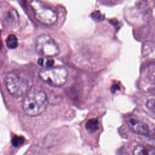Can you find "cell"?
I'll return each mask as SVG.
<instances>
[{
  "label": "cell",
  "mask_w": 155,
  "mask_h": 155,
  "mask_svg": "<svg viewBox=\"0 0 155 155\" xmlns=\"http://www.w3.org/2000/svg\"><path fill=\"white\" fill-rule=\"evenodd\" d=\"M48 99L46 93L40 89H33L25 97L22 107L25 113L30 116H36L47 108Z\"/></svg>",
  "instance_id": "1"
},
{
  "label": "cell",
  "mask_w": 155,
  "mask_h": 155,
  "mask_svg": "<svg viewBox=\"0 0 155 155\" xmlns=\"http://www.w3.org/2000/svg\"><path fill=\"white\" fill-rule=\"evenodd\" d=\"M39 75L46 84L53 87H60L67 82L68 71L64 67H51L41 70Z\"/></svg>",
  "instance_id": "2"
},
{
  "label": "cell",
  "mask_w": 155,
  "mask_h": 155,
  "mask_svg": "<svg viewBox=\"0 0 155 155\" xmlns=\"http://www.w3.org/2000/svg\"><path fill=\"white\" fill-rule=\"evenodd\" d=\"M5 84L9 93L15 97L23 96L28 88L26 80L14 71L9 72L7 74Z\"/></svg>",
  "instance_id": "3"
},
{
  "label": "cell",
  "mask_w": 155,
  "mask_h": 155,
  "mask_svg": "<svg viewBox=\"0 0 155 155\" xmlns=\"http://www.w3.org/2000/svg\"><path fill=\"white\" fill-rule=\"evenodd\" d=\"M35 48L39 55L44 57H53L60 52L57 43L48 35H41L36 38Z\"/></svg>",
  "instance_id": "4"
},
{
  "label": "cell",
  "mask_w": 155,
  "mask_h": 155,
  "mask_svg": "<svg viewBox=\"0 0 155 155\" xmlns=\"http://www.w3.org/2000/svg\"><path fill=\"white\" fill-rule=\"evenodd\" d=\"M36 19L45 25H52L58 19L56 13L51 8L43 5L37 0H32L30 2Z\"/></svg>",
  "instance_id": "5"
},
{
  "label": "cell",
  "mask_w": 155,
  "mask_h": 155,
  "mask_svg": "<svg viewBox=\"0 0 155 155\" xmlns=\"http://www.w3.org/2000/svg\"><path fill=\"white\" fill-rule=\"evenodd\" d=\"M127 123L130 129L137 134L147 135L149 133L148 125L137 119L131 117L127 120Z\"/></svg>",
  "instance_id": "6"
},
{
  "label": "cell",
  "mask_w": 155,
  "mask_h": 155,
  "mask_svg": "<svg viewBox=\"0 0 155 155\" xmlns=\"http://www.w3.org/2000/svg\"><path fill=\"white\" fill-rule=\"evenodd\" d=\"M85 128L87 132L93 133L96 132L99 128V123L97 119L93 118L88 120L85 125Z\"/></svg>",
  "instance_id": "7"
},
{
  "label": "cell",
  "mask_w": 155,
  "mask_h": 155,
  "mask_svg": "<svg viewBox=\"0 0 155 155\" xmlns=\"http://www.w3.org/2000/svg\"><path fill=\"white\" fill-rule=\"evenodd\" d=\"M133 153L136 155H154L155 154V152L154 149L153 148H147V147L143 145H137L134 149Z\"/></svg>",
  "instance_id": "8"
},
{
  "label": "cell",
  "mask_w": 155,
  "mask_h": 155,
  "mask_svg": "<svg viewBox=\"0 0 155 155\" xmlns=\"http://www.w3.org/2000/svg\"><path fill=\"white\" fill-rule=\"evenodd\" d=\"M18 15L16 12L12 9L8 11L5 17L4 22L7 24V25H13L17 21Z\"/></svg>",
  "instance_id": "9"
},
{
  "label": "cell",
  "mask_w": 155,
  "mask_h": 155,
  "mask_svg": "<svg viewBox=\"0 0 155 155\" xmlns=\"http://www.w3.org/2000/svg\"><path fill=\"white\" fill-rule=\"evenodd\" d=\"M5 44L9 49H15L18 45V38L14 35H9L5 40Z\"/></svg>",
  "instance_id": "10"
},
{
  "label": "cell",
  "mask_w": 155,
  "mask_h": 155,
  "mask_svg": "<svg viewBox=\"0 0 155 155\" xmlns=\"http://www.w3.org/2000/svg\"><path fill=\"white\" fill-rule=\"evenodd\" d=\"M24 142V139L21 136H14L12 140V143L14 147H19Z\"/></svg>",
  "instance_id": "11"
},
{
  "label": "cell",
  "mask_w": 155,
  "mask_h": 155,
  "mask_svg": "<svg viewBox=\"0 0 155 155\" xmlns=\"http://www.w3.org/2000/svg\"><path fill=\"white\" fill-rule=\"evenodd\" d=\"M147 107L151 112L153 113V114L154 113L155 106H154V98L148 100V101L147 102Z\"/></svg>",
  "instance_id": "12"
},
{
  "label": "cell",
  "mask_w": 155,
  "mask_h": 155,
  "mask_svg": "<svg viewBox=\"0 0 155 155\" xmlns=\"http://www.w3.org/2000/svg\"><path fill=\"white\" fill-rule=\"evenodd\" d=\"M54 64V60L51 58H49L45 62V67L47 68H49V67H53Z\"/></svg>",
  "instance_id": "13"
},
{
  "label": "cell",
  "mask_w": 155,
  "mask_h": 155,
  "mask_svg": "<svg viewBox=\"0 0 155 155\" xmlns=\"http://www.w3.org/2000/svg\"><path fill=\"white\" fill-rule=\"evenodd\" d=\"M119 89H120V86L118 84H114V85H113L112 86V87H111V91H112V93H114L116 91H117V90H118Z\"/></svg>",
  "instance_id": "14"
},
{
  "label": "cell",
  "mask_w": 155,
  "mask_h": 155,
  "mask_svg": "<svg viewBox=\"0 0 155 155\" xmlns=\"http://www.w3.org/2000/svg\"><path fill=\"white\" fill-rule=\"evenodd\" d=\"M38 64L40 66H43L44 65V59L42 58H39L38 60Z\"/></svg>",
  "instance_id": "15"
}]
</instances>
